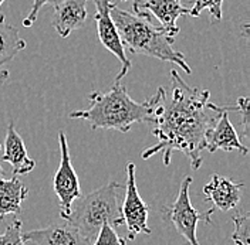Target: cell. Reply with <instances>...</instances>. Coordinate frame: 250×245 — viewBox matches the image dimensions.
<instances>
[{
  "instance_id": "6da1fadb",
  "label": "cell",
  "mask_w": 250,
  "mask_h": 245,
  "mask_svg": "<svg viewBox=\"0 0 250 245\" xmlns=\"http://www.w3.org/2000/svg\"><path fill=\"white\" fill-rule=\"evenodd\" d=\"M154 99V129L158 143L142 152V159L162 153L164 165L171 163L173 152H182L190 160V168L202 165V152L208 132L225 112L237 111L234 107H219L210 102L209 90L188 85L178 71H171V96L159 87Z\"/></svg>"
},
{
  "instance_id": "7a4b0ae2",
  "label": "cell",
  "mask_w": 250,
  "mask_h": 245,
  "mask_svg": "<svg viewBox=\"0 0 250 245\" xmlns=\"http://www.w3.org/2000/svg\"><path fill=\"white\" fill-rule=\"evenodd\" d=\"M109 15L120 34L123 46L126 47L132 54L172 62L182 68L184 73L192 74L189 64L184 58V53L173 48V37L161 26H155L148 12H128L112 3L109 7Z\"/></svg>"
},
{
  "instance_id": "3957f363",
  "label": "cell",
  "mask_w": 250,
  "mask_h": 245,
  "mask_svg": "<svg viewBox=\"0 0 250 245\" xmlns=\"http://www.w3.org/2000/svg\"><path fill=\"white\" fill-rule=\"evenodd\" d=\"M88 109L73 111L68 116L87 121L91 129H115L126 133L135 123L154 122L152 96L137 102L120 81H115L107 92H93L88 95Z\"/></svg>"
},
{
  "instance_id": "277c9868",
  "label": "cell",
  "mask_w": 250,
  "mask_h": 245,
  "mask_svg": "<svg viewBox=\"0 0 250 245\" xmlns=\"http://www.w3.org/2000/svg\"><path fill=\"white\" fill-rule=\"evenodd\" d=\"M124 188V184L109 182L93 193L77 199V204L62 218L71 223L93 244L104 224H109L111 227L124 224L121 215V191Z\"/></svg>"
},
{
  "instance_id": "5b68a950",
  "label": "cell",
  "mask_w": 250,
  "mask_h": 245,
  "mask_svg": "<svg viewBox=\"0 0 250 245\" xmlns=\"http://www.w3.org/2000/svg\"><path fill=\"white\" fill-rule=\"evenodd\" d=\"M190 184H192V179L188 176L181 183L176 200L169 207L165 208V215L173 224L176 231L187 240L189 244L201 245L198 241V237H196L198 223L203 221L206 224H213L212 214L215 213V208H210L205 213H199L190 203V196H189Z\"/></svg>"
},
{
  "instance_id": "8992f818",
  "label": "cell",
  "mask_w": 250,
  "mask_h": 245,
  "mask_svg": "<svg viewBox=\"0 0 250 245\" xmlns=\"http://www.w3.org/2000/svg\"><path fill=\"white\" fill-rule=\"evenodd\" d=\"M126 184H125V197L121 204V215L125 227L128 230V240H135L138 234H151L152 231L148 227V214L149 206L141 199L135 179V165H126Z\"/></svg>"
},
{
  "instance_id": "52a82bcc",
  "label": "cell",
  "mask_w": 250,
  "mask_h": 245,
  "mask_svg": "<svg viewBox=\"0 0 250 245\" xmlns=\"http://www.w3.org/2000/svg\"><path fill=\"white\" fill-rule=\"evenodd\" d=\"M59 145H60V165L54 174V193L60 201V217H65L71 211L74 201L83 196L80 180H78L76 169L71 163L70 151L65 133L59 132Z\"/></svg>"
},
{
  "instance_id": "ba28073f",
  "label": "cell",
  "mask_w": 250,
  "mask_h": 245,
  "mask_svg": "<svg viewBox=\"0 0 250 245\" xmlns=\"http://www.w3.org/2000/svg\"><path fill=\"white\" fill-rule=\"evenodd\" d=\"M94 4H95L94 20L97 23L98 38H100L101 44L121 61L123 68L115 78V81H121L131 70V61L125 56V47L123 46L120 34H118L117 27L109 15V7H111L112 1L111 0H94Z\"/></svg>"
},
{
  "instance_id": "9c48e42d",
  "label": "cell",
  "mask_w": 250,
  "mask_h": 245,
  "mask_svg": "<svg viewBox=\"0 0 250 245\" xmlns=\"http://www.w3.org/2000/svg\"><path fill=\"white\" fill-rule=\"evenodd\" d=\"M21 237L26 244L31 245H93L64 218L44 228L21 232Z\"/></svg>"
},
{
  "instance_id": "30bf717a",
  "label": "cell",
  "mask_w": 250,
  "mask_h": 245,
  "mask_svg": "<svg viewBox=\"0 0 250 245\" xmlns=\"http://www.w3.org/2000/svg\"><path fill=\"white\" fill-rule=\"evenodd\" d=\"M132 10H145L155 16L159 26L173 38L179 33L178 19L189 15V9L182 4V0H140L132 4Z\"/></svg>"
},
{
  "instance_id": "8fae6325",
  "label": "cell",
  "mask_w": 250,
  "mask_h": 245,
  "mask_svg": "<svg viewBox=\"0 0 250 245\" xmlns=\"http://www.w3.org/2000/svg\"><path fill=\"white\" fill-rule=\"evenodd\" d=\"M243 188V183H236L229 177L213 174L209 183L203 187V196L213 203V208H218L220 211H230L240 203Z\"/></svg>"
},
{
  "instance_id": "7c38bea8",
  "label": "cell",
  "mask_w": 250,
  "mask_h": 245,
  "mask_svg": "<svg viewBox=\"0 0 250 245\" xmlns=\"http://www.w3.org/2000/svg\"><path fill=\"white\" fill-rule=\"evenodd\" d=\"M87 1L88 0H62L54 6L51 23L60 37L65 38L84 26L88 16Z\"/></svg>"
},
{
  "instance_id": "4fadbf2b",
  "label": "cell",
  "mask_w": 250,
  "mask_h": 245,
  "mask_svg": "<svg viewBox=\"0 0 250 245\" xmlns=\"http://www.w3.org/2000/svg\"><path fill=\"white\" fill-rule=\"evenodd\" d=\"M205 149L210 153L216 151H225V152L239 151L243 156L249 153L248 146H245L237 136L228 112L222 113L215 126L208 132L205 140Z\"/></svg>"
},
{
  "instance_id": "5bb4252c",
  "label": "cell",
  "mask_w": 250,
  "mask_h": 245,
  "mask_svg": "<svg viewBox=\"0 0 250 245\" xmlns=\"http://www.w3.org/2000/svg\"><path fill=\"white\" fill-rule=\"evenodd\" d=\"M0 162H6L12 166V171L15 176L27 174L36 168V162L30 159L27 153L26 145L21 136L17 133L13 123L7 126L6 139H4V148L1 152Z\"/></svg>"
},
{
  "instance_id": "9a60e30c",
  "label": "cell",
  "mask_w": 250,
  "mask_h": 245,
  "mask_svg": "<svg viewBox=\"0 0 250 245\" xmlns=\"http://www.w3.org/2000/svg\"><path fill=\"white\" fill-rule=\"evenodd\" d=\"M27 196L29 188L17 176L4 179L3 173H0V221H3L7 215L20 214L21 204Z\"/></svg>"
},
{
  "instance_id": "2e32d148",
  "label": "cell",
  "mask_w": 250,
  "mask_h": 245,
  "mask_svg": "<svg viewBox=\"0 0 250 245\" xmlns=\"http://www.w3.org/2000/svg\"><path fill=\"white\" fill-rule=\"evenodd\" d=\"M26 48V41L20 37L15 26L0 21V68L12 61Z\"/></svg>"
},
{
  "instance_id": "e0dca14e",
  "label": "cell",
  "mask_w": 250,
  "mask_h": 245,
  "mask_svg": "<svg viewBox=\"0 0 250 245\" xmlns=\"http://www.w3.org/2000/svg\"><path fill=\"white\" fill-rule=\"evenodd\" d=\"M234 231L232 240L234 245H250V214L240 213L233 217Z\"/></svg>"
},
{
  "instance_id": "ac0fdd59",
  "label": "cell",
  "mask_w": 250,
  "mask_h": 245,
  "mask_svg": "<svg viewBox=\"0 0 250 245\" xmlns=\"http://www.w3.org/2000/svg\"><path fill=\"white\" fill-rule=\"evenodd\" d=\"M222 4H223V0H195L193 6L189 9V15L192 17H198L202 12L209 10L212 21H220L222 15H223Z\"/></svg>"
},
{
  "instance_id": "d6986e66",
  "label": "cell",
  "mask_w": 250,
  "mask_h": 245,
  "mask_svg": "<svg viewBox=\"0 0 250 245\" xmlns=\"http://www.w3.org/2000/svg\"><path fill=\"white\" fill-rule=\"evenodd\" d=\"M23 223L20 220H15L3 234H0V245H27L21 237Z\"/></svg>"
},
{
  "instance_id": "ffe728a7",
  "label": "cell",
  "mask_w": 250,
  "mask_h": 245,
  "mask_svg": "<svg viewBox=\"0 0 250 245\" xmlns=\"http://www.w3.org/2000/svg\"><path fill=\"white\" fill-rule=\"evenodd\" d=\"M93 245H126V238L120 237L109 224H104Z\"/></svg>"
},
{
  "instance_id": "44dd1931",
  "label": "cell",
  "mask_w": 250,
  "mask_h": 245,
  "mask_svg": "<svg viewBox=\"0 0 250 245\" xmlns=\"http://www.w3.org/2000/svg\"><path fill=\"white\" fill-rule=\"evenodd\" d=\"M250 99L248 96H240L236 102V108L242 115V125H243V138L249 139L250 136V113H249Z\"/></svg>"
},
{
  "instance_id": "7402d4cb",
  "label": "cell",
  "mask_w": 250,
  "mask_h": 245,
  "mask_svg": "<svg viewBox=\"0 0 250 245\" xmlns=\"http://www.w3.org/2000/svg\"><path fill=\"white\" fill-rule=\"evenodd\" d=\"M62 0H34L33 1V6H31V10L30 13L27 15V17L23 20V26L24 27H30L33 26L34 23H36V20H37V16L40 13V10L47 6V4H53V6H56L57 3H60Z\"/></svg>"
},
{
  "instance_id": "603a6c76",
  "label": "cell",
  "mask_w": 250,
  "mask_h": 245,
  "mask_svg": "<svg viewBox=\"0 0 250 245\" xmlns=\"http://www.w3.org/2000/svg\"><path fill=\"white\" fill-rule=\"evenodd\" d=\"M9 79V71L7 70H0V87Z\"/></svg>"
},
{
  "instance_id": "cb8c5ba5",
  "label": "cell",
  "mask_w": 250,
  "mask_h": 245,
  "mask_svg": "<svg viewBox=\"0 0 250 245\" xmlns=\"http://www.w3.org/2000/svg\"><path fill=\"white\" fill-rule=\"evenodd\" d=\"M6 0H0V7H1V4L4 3ZM0 21H4V15L1 13V10H0Z\"/></svg>"
},
{
  "instance_id": "d4e9b609",
  "label": "cell",
  "mask_w": 250,
  "mask_h": 245,
  "mask_svg": "<svg viewBox=\"0 0 250 245\" xmlns=\"http://www.w3.org/2000/svg\"><path fill=\"white\" fill-rule=\"evenodd\" d=\"M1 152H3V148H1V145H0V157H1ZM0 173H3V169L0 168Z\"/></svg>"
},
{
  "instance_id": "484cf974",
  "label": "cell",
  "mask_w": 250,
  "mask_h": 245,
  "mask_svg": "<svg viewBox=\"0 0 250 245\" xmlns=\"http://www.w3.org/2000/svg\"><path fill=\"white\" fill-rule=\"evenodd\" d=\"M121 1H126V0H121ZM138 1H140V0H134V3H132V4H135V3H138Z\"/></svg>"
}]
</instances>
